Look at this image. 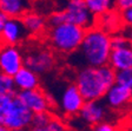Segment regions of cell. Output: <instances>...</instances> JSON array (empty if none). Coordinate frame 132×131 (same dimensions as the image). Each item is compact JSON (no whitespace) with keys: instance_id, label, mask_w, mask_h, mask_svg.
Listing matches in <instances>:
<instances>
[{"instance_id":"1","label":"cell","mask_w":132,"mask_h":131,"mask_svg":"<svg viewBox=\"0 0 132 131\" xmlns=\"http://www.w3.org/2000/svg\"><path fill=\"white\" fill-rule=\"evenodd\" d=\"M114 83L116 71L110 65L100 67L81 66L74 79V84L85 101H100Z\"/></svg>"},{"instance_id":"2","label":"cell","mask_w":132,"mask_h":131,"mask_svg":"<svg viewBox=\"0 0 132 131\" xmlns=\"http://www.w3.org/2000/svg\"><path fill=\"white\" fill-rule=\"evenodd\" d=\"M111 51V34L94 25L85 31V36L76 52L82 66L100 67L109 65Z\"/></svg>"},{"instance_id":"3","label":"cell","mask_w":132,"mask_h":131,"mask_svg":"<svg viewBox=\"0 0 132 131\" xmlns=\"http://www.w3.org/2000/svg\"><path fill=\"white\" fill-rule=\"evenodd\" d=\"M33 112L14 95H0V124L10 130L28 129L32 124Z\"/></svg>"},{"instance_id":"4","label":"cell","mask_w":132,"mask_h":131,"mask_svg":"<svg viewBox=\"0 0 132 131\" xmlns=\"http://www.w3.org/2000/svg\"><path fill=\"white\" fill-rule=\"evenodd\" d=\"M85 28L71 22H63L57 26H51L47 32V39L53 50L63 55H71L79 49Z\"/></svg>"},{"instance_id":"5","label":"cell","mask_w":132,"mask_h":131,"mask_svg":"<svg viewBox=\"0 0 132 131\" xmlns=\"http://www.w3.org/2000/svg\"><path fill=\"white\" fill-rule=\"evenodd\" d=\"M25 66L36 73L45 74L51 72L55 66V57L47 47H34L24 55Z\"/></svg>"},{"instance_id":"6","label":"cell","mask_w":132,"mask_h":131,"mask_svg":"<svg viewBox=\"0 0 132 131\" xmlns=\"http://www.w3.org/2000/svg\"><path fill=\"white\" fill-rule=\"evenodd\" d=\"M64 13L66 22L78 25L85 30L94 26L96 24V17L88 11L84 0H69Z\"/></svg>"},{"instance_id":"7","label":"cell","mask_w":132,"mask_h":131,"mask_svg":"<svg viewBox=\"0 0 132 131\" xmlns=\"http://www.w3.org/2000/svg\"><path fill=\"white\" fill-rule=\"evenodd\" d=\"M25 66L22 51L11 44H0V71L13 77L20 68Z\"/></svg>"},{"instance_id":"8","label":"cell","mask_w":132,"mask_h":131,"mask_svg":"<svg viewBox=\"0 0 132 131\" xmlns=\"http://www.w3.org/2000/svg\"><path fill=\"white\" fill-rule=\"evenodd\" d=\"M18 98L33 112H50L53 106V102L51 101L50 96L40 87L32 89V90L19 91L16 93Z\"/></svg>"},{"instance_id":"9","label":"cell","mask_w":132,"mask_h":131,"mask_svg":"<svg viewBox=\"0 0 132 131\" xmlns=\"http://www.w3.org/2000/svg\"><path fill=\"white\" fill-rule=\"evenodd\" d=\"M85 103V99L78 90L77 85L69 84L63 90L59 98V109L65 116H76Z\"/></svg>"},{"instance_id":"10","label":"cell","mask_w":132,"mask_h":131,"mask_svg":"<svg viewBox=\"0 0 132 131\" xmlns=\"http://www.w3.org/2000/svg\"><path fill=\"white\" fill-rule=\"evenodd\" d=\"M106 106L113 110H120L132 102V90L119 83H114L104 96Z\"/></svg>"},{"instance_id":"11","label":"cell","mask_w":132,"mask_h":131,"mask_svg":"<svg viewBox=\"0 0 132 131\" xmlns=\"http://www.w3.org/2000/svg\"><path fill=\"white\" fill-rule=\"evenodd\" d=\"M28 33L22 24L20 17H11L7 18L3 31L0 33V40L1 43L16 45L21 43Z\"/></svg>"},{"instance_id":"12","label":"cell","mask_w":132,"mask_h":131,"mask_svg":"<svg viewBox=\"0 0 132 131\" xmlns=\"http://www.w3.org/2000/svg\"><path fill=\"white\" fill-rule=\"evenodd\" d=\"M78 115L87 124L94 125L104 120L107 115V109L100 101H85Z\"/></svg>"},{"instance_id":"13","label":"cell","mask_w":132,"mask_h":131,"mask_svg":"<svg viewBox=\"0 0 132 131\" xmlns=\"http://www.w3.org/2000/svg\"><path fill=\"white\" fill-rule=\"evenodd\" d=\"M14 85L18 91H26L37 89L40 85V79H39V74L32 71L31 68L22 66L19 71L13 76Z\"/></svg>"},{"instance_id":"14","label":"cell","mask_w":132,"mask_h":131,"mask_svg":"<svg viewBox=\"0 0 132 131\" xmlns=\"http://www.w3.org/2000/svg\"><path fill=\"white\" fill-rule=\"evenodd\" d=\"M109 65L116 72L123 71L132 66V49L127 45L124 47L112 49L109 59Z\"/></svg>"},{"instance_id":"15","label":"cell","mask_w":132,"mask_h":131,"mask_svg":"<svg viewBox=\"0 0 132 131\" xmlns=\"http://www.w3.org/2000/svg\"><path fill=\"white\" fill-rule=\"evenodd\" d=\"M94 25L104 30L105 32L110 33V34L121 31V27L124 26L123 21H121L120 12L116 11V8L102 14V16L96 17V24Z\"/></svg>"},{"instance_id":"16","label":"cell","mask_w":132,"mask_h":131,"mask_svg":"<svg viewBox=\"0 0 132 131\" xmlns=\"http://www.w3.org/2000/svg\"><path fill=\"white\" fill-rule=\"evenodd\" d=\"M20 19H21L27 33L32 34V36L41 34L45 31L47 25V19H45V17H43L37 12L26 11L20 17Z\"/></svg>"},{"instance_id":"17","label":"cell","mask_w":132,"mask_h":131,"mask_svg":"<svg viewBox=\"0 0 132 131\" xmlns=\"http://www.w3.org/2000/svg\"><path fill=\"white\" fill-rule=\"evenodd\" d=\"M28 0H0V11L8 18L21 17L27 11Z\"/></svg>"},{"instance_id":"18","label":"cell","mask_w":132,"mask_h":131,"mask_svg":"<svg viewBox=\"0 0 132 131\" xmlns=\"http://www.w3.org/2000/svg\"><path fill=\"white\" fill-rule=\"evenodd\" d=\"M88 11L94 17H99L116 8V0H84Z\"/></svg>"},{"instance_id":"19","label":"cell","mask_w":132,"mask_h":131,"mask_svg":"<svg viewBox=\"0 0 132 131\" xmlns=\"http://www.w3.org/2000/svg\"><path fill=\"white\" fill-rule=\"evenodd\" d=\"M15 91L13 77L0 71V95H14Z\"/></svg>"},{"instance_id":"20","label":"cell","mask_w":132,"mask_h":131,"mask_svg":"<svg viewBox=\"0 0 132 131\" xmlns=\"http://www.w3.org/2000/svg\"><path fill=\"white\" fill-rule=\"evenodd\" d=\"M116 83H119L132 90V66L123 71L116 72Z\"/></svg>"},{"instance_id":"21","label":"cell","mask_w":132,"mask_h":131,"mask_svg":"<svg viewBox=\"0 0 132 131\" xmlns=\"http://www.w3.org/2000/svg\"><path fill=\"white\" fill-rule=\"evenodd\" d=\"M53 116L50 112H38V113H33L32 124L31 126H36V128H43L46 126L50 123V120L52 119Z\"/></svg>"},{"instance_id":"22","label":"cell","mask_w":132,"mask_h":131,"mask_svg":"<svg viewBox=\"0 0 132 131\" xmlns=\"http://www.w3.org/2000/svg\"><path fill=\"white\" fill-rule=\"evenodd\" d=\"M111 45H112V49H118V47H124L129 45V41H127L124 31H118L111 34Z\"/></svg>"},{"instance_id":"23","label":"cell","mask_w":132,"mask_h":131,"mask_svg":"<svg viewBox=\"0 0 132 131\" xmlns=\"http://www.w3.org/2000/svg\"><path fill=\"white\" fill-rule=\"evenodd\" d=\"M63 22H66V18H65V13L63 11H55L53 12L51 16L47 18V24L51 26H57V25H60Z\"/></svg>"},{"instance_id":"24","label":"cell","mask_w":132,"mask_h":131,"mask_svg":"<svg viewBox=\"0 0 132 131\" xmlns=\"http://www.w3.org/2000/svg\"><path fill=\"white\" fill-rule=\"evenodd\" d=\"M121 16L123 25L126 27H132V8H126L124 11H119Z\"/></svg>"},{"instance_id":"25","label":"cell","mask_w":132,"mask_h":131,"mask_svg":"<svg viewBox=\"0 0 132 131\" xmlns=\"http://www.w3.org/2000/svg\"><path fill=\"white\" fill-rule=\"evenodd\" d=\"M92 131H118V130L111 123H107V122L103 120V122H100L98 124H94Z\"/></svg>"},{"instance_id":"26","label":"cell","mask_w":132,"mask_h":131,"mask_svg":"<svg viewBox=\"0 0 132 131\" xmlns=\"http://www.w3.org/2000/svg\"><path fill=\"white\" fill-rule=\"evenodd\" d=\"M116 8L118 11H124L126 8H132V0H116Z\"/></svg>"},{"instance_id":"27","label":"cell","mask_w":132,"mask_h":131,"mask_svg":"<svg viewBox=\"0 0 132 131\" xmlns=\"http://www.w3.org/2000/svg\"><path fill=\"white\" fill-rule=\"evenodd\" d=\"M124 33H125L127 41H129V46L132 49V27H126V30L124 31Z\"/></svg>"},{"instance_id":"28","label":"cell","mask_w":132,"mask_h":131,"mask_svg":"<svg viewBox=\"0 0 132 131\" xmlns=\"http://www.w3.org/2000/svg\"><path fill=\"white\" fill-rule=\"evenodd\" d=\"M7 18L8 17L6 16L5 13H3V12L0 11V33H1L4 26H5V22H6V20H7Z\"/></svg>"},{"instance_id":"29","label":"cell","mask_w":132,"mask_h":131,"mask_svg":"<svg viewBox=\"0 0 132 131\" xmlns=\"http://www.w3.org/2000/svg\"><path fill=\"white\" fill-rule=\"evenodd\" d=\"M27 131H53V130L50 128L48 125H46V126H43V128H36V126H32V128L28 129Z\"/></svg>"},{"instance_id":"30","label":"cell","mask_w":132,"mask_h":131,"mask_svg":"<svg viewBox=\"0 0 132 131\" xmlns=\"http://www.w3.org/2000/svg\"><path fill=\"white\" fill-rule=\"evenodd\" d=\"M0 131H11V130H10L7 126L3 125V124H0Z\"/></svg>"},{"instance_id":"31","label":"cell","mask_w":132,"mask_h":131,"mask_svg":"<svg viewBox=\"0 0 132 131\" xmlns=\"http://www.w3.org/2000/svg\"><path fill=\"white\" fill-rule=\"evenodd\" d=\"M28 129H14V130H11V131H27Z\"/></svg>"}]
</instances>
